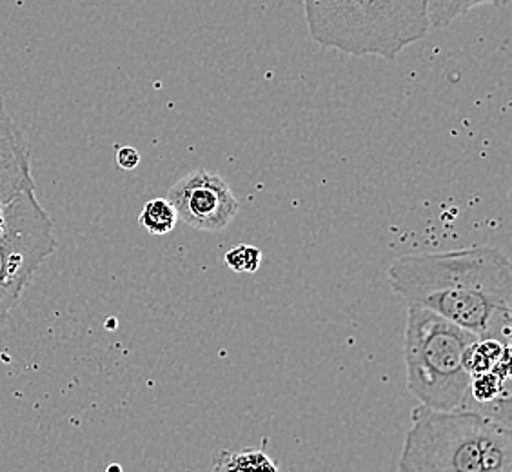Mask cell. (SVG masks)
Wrapping results in <instances>:
<instances>
[{"mask_svg": "<svg viewBox=\"0 0 512 472\" xmlns=\"http://www.w3.org/2000/svg\"><path fill=\"white\" fill-rule=\"evenodd\" d=\"M311 39L325 50L394 60L431 30V0H302Z\"/></svg>", "mask_w": 512, "mask_h": 472, "instance_id": "3957f363", "label": "cell"}, {"mask_svg": "<svg viewBox=\"0 0 512 472\" xmlns=\"http://www.w3.org/2000/svg\"><path fill=\"white\" fill-rule=\"evenodd\" d=\"M224 260H226V266L238 275H251L260 269L262 251L255 246L238 244L227 251Z\"/></svg>", "mask_w": 512, "mask_h": 472, "instance_id": "8fae6325", "label": "cell"}, {"mask_svg": "<svg viewBox=\"0 0 512 472\" xmlns=\"http://www.w3.org/2000/svg\"><path fill=\"white\" fill-rule=\"evenodd\" d=\"M509 0H431L429 2V19L431 28L444 30L454 20L467 15L469 11L480 6H505Z\"/></svg>", "mask_w": 512, "mask_h": 472, "instance_id": "ba28073f", "label": "cell"}, {"mask_svg": "<svg viewBox=\"0 0 512 472\" xmlns=\"http://www.w3.org/2000/svg\"><path fill=\"white\" fill-rule=\"evenodd\" d=\"M55 224L35 195L22 189L4 209L0 220V324L19 304L22 291L42 262L57 249Z\"/></svg>", "mask_w": 512, "mask_h": 472, "instance_id": "5b68a950", "label": "cell"}, {"mask_svg": "<svg viewBox=\"0 0 512 472\" xmlns=\"http://www.w3.org/2000/svg\"><path fill=\"white\" fill-rule=\"evenodd\" d=\"M138 224L144 227L149 235H169L177 227V213L168 198H153L142 209Z\"/></svg>", "mask_w": 512, "mask_h": 472, "instance_id": "9c48e42d", "label": "cell"}, {"mask_svg": "<svg viewBox=\"0 0 512 472\" xmlns=\"http://www.w3.org/2000/svg\"><path fill=\"white\" fill-rule=\"evenodd\" d=\"M398 472H512L511 423L478 409L414 407Z\"/></svg>", "mask_w": 512, "mask_h": 472, "instance_id": "7a4b0ae2", "label": "cell"}, {"mask_svg": "<svg viewBox=\"0 0 512 472\" xmlns=\"http://www.w3.org/2000/svg\"><path fill=\"white\" fill-rule=\"evenodd\" d=\"M480 340L424 307H407L404 358L407 389L434 411H456L469 405L471 371L467 356Z\"/></svg>", "mask_w": 512, "mask_h": 472, "instance_id": "277c9868", "label": "cell"}, {"mask_svg": "<svg viewBox=\"0 0 512 472\" xmlns=\"http://www.w3.org/2000/svg\"><path fill=\"white\" fill-rule=\"evenodd\" d=\"M389 284L407 307H424L473 335L511 340L512 267L491 246L407 255L387 269Z\"/></svg>", "mask_w": 512, "mask_h": 472, "instance_id": "6da1fadb", "label": "cell"}, {"mask_svg": "<svg viewBox=\"0 0 512 472\" xmlns=\"http://www.w3.org/2000/svg\"><path fill=\"white\" fill-rule=\"evenodd\" d=\"M117 164H119V168L133 171L140 164V153L131 146H119L117 148Z\"/></svg>", "mask_w": 512, "mask_h": 472, "instance_id": "7c38bea8", "label": "cell"}, {"mask_svg": "<svg viewBox=\"0 0 512 472\" xmlns=\"http://www.w3.org/2000/svg\"><path fill=\"white\" fill-rule=\"evenodd\" d=\"M30 186H35L31 177L30 149L0 97V220L11 200Z\"/></svg>", "mask_w": 512, "mask_h": 472, "instance_id": "52a82bcc", "label": "cell"}, {"mask_svg": "<svg viewBox=\"0 0 512 472\" xmlns=\"http://www.w3.org/2000/svg\"><path fill=\"white\" fill-rule=\"evenodd\" d=\"M217 472H280L276 463L260 449H242L222 454Z\"/></svg>", "mask_w": 512, "mask_h": 472, "instance_id": "30bf717a", "label": "cell"}, {"mask_svg": "<svg viewBox=\"0 0 512 472\" xmlns=\"http://www.w3.org/2000/svg\"><path fill=\"white\" fill-rule=\"evenodd\" d=\"M168 200L180 222L198 231H224L238 215L237 197L215 171L198 169L169 189Z\"/></svg>", "mask_w": 512, "mask_h": 472, "instance_id": "8992f818", "label": "cell"}]
</instances>
